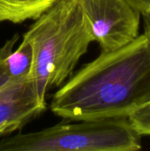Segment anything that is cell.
<instances>
[{"label": "cell", "instance_id": "1", "mask_svg": "<svg viewBox=\"0 0 150 151\" xmlns=\"http://www.w3.org/2000/svg\"><path fill=\"white\" fill-rule=\"evenodd\" d=\"M150 101V42L139 35L103 52L54 94L50 110L71 121L128 118Z\"/></svg>", "mask_w": 150, "mask_h": 151}, {"label": "cell", "instance_id": "2", "mask_svg": "<svg viewBox=\"0 0 150 151\" xmlns=\"http://www.w3.org/2000/svg\"><path fill=\"white\" fill-rule=\"evenodd\" d=\"M22 41L33 52L31 77L40 97L61 87L73 73L94 39L77 0H56L43 12Z\"/></svg>", "mask_w": 150, "mask_h": 151}, {"label": "cell", "instance_id": "3", "mask_svg": "<svg viewBox=\"0 0 150 151\" xmlns=\"http://www.w3.org/2000/svg\"><path fill=\"white\" fill-rule=\"evenodd\" d=\"M58 123L36 132L0 141V151H136L141 135L128 118Z\"/></svg>", "mask_w": 150, "mask_h": 151}, {"label": "cell", "instance_id": "4", "mask_svg": "<svg viewBox=\"0 0 150 151\" xmlns=\"http://www.w3.org/2000/svg\"><path fill=\"white\" fill-rule=\"evenodd\" d=\"M94 42L111 51L139 35L141 12L129 0H77Z\"/></svg>", "mask_w": 150, "mask_h": 151}, {"label": "cell", "instance_id": "5", "mask_svg": "<svg viewBox=\"0 0 150 151\" xmlns=\"http://www.w3.org/2000/svg\"><path fill=\"white\" fill-rule=\"evenodd\" d=\"M45 109L33 78L12 77L0 58V136L23 128Z\"/></svg>", "mask_w": 150, "mask_h": 151}, {"label": "cell", "instance_id": "6", "mask_svg": "<svg viewBox=\"0 0 150 151\" xmlns=\"http://www.w3.org/2000/svg\"><path fill=\"white\" fill-rule=\"evenodd\" d=\"M18 39L19 36L14 35L0 48V58L10 75L15 78H25L31 76L33 52L30 45L24 41L14 50L13 47Z\"/></svg>", "mask_w": 150, "mask_h": 151}, {"label": "cell", "instance_id": "7", "mask_svg": "<svg viewBox=\"0 0 150 151\" xmlns=\"http://www.w3.org/2000/svg\"><path fill=\"white\" fill-rule=\"evenodd\" d=\"M56 0H0V23L35 19Z\"/></svg>", "mask_w": 150, "mask_h": 151}, {"label": "cell", "instance_id": "8", "mask_svg": "<svg viewBox=\"0 0 150 151\" xmlns=\"http://www.w3.org/2000/svg\"><path fill=\"white\" fill-rule=\"evenodd\" d=\"M128 119L133 128L141 136H150V101L131 113Z\"/></svg>", "mask_w": 150, "mask_h": 151}, {"label": "cell", "instance_id": "9", "mask_svg": "<svg viewBox=\"0 0 150 151\" xmlns=\"http://www.w3.org/2000/svg\"><path fill=\"white\" fill-rule=\"evenodd\" d=\"M140 12L143 22L144 35L147 36L150 42V6H144L141 8Z\"/></svg>", "mask_w": 150, "mask_h": 151}, {"label": "cell", "instance_id": "10", "mask_svg": "<svg viewBox=\"0 0 150 151\" xmlns=\"http://www.w3.org/2000/svg\"><path fill=\"white\" fill-rule=\"evenodd\" d=\"M130 3L140 11L144 6H150V0H129Z\"/></svg>", "mask_w": 150, "mask_h": 151}]
</instances>
